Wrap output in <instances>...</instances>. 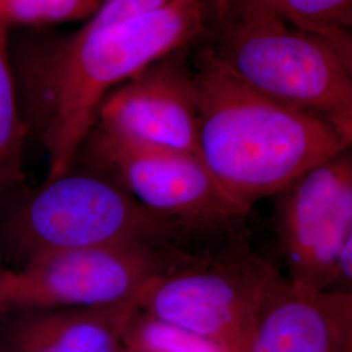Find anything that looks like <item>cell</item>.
Returning <instances> with one entry per match:
<instances>
[{
    "instance_id": "obj_1",
    "label": "cell",
    "mask_w": 352,
    "mask_h": 352,
    "mask_svg": "<svg viewBox=\"0 0 352 352\" xmlns=\"http://www.w3.org/2000/svg\"><path fill=\"white\" fill-rule=\"evenodd\" d=\"M206 0H173L139 17L132 0H102L74 33L10 45L21 113L47 157V177L63 175L97 123L113 89L164 54L206 36Z\"/></svg>"
},
{
    "instance_id": "obj_2",
    "label": "cell",
    "mask_w": 352,
    "mask_h": 352,
    "mask_svg": "<svg viewBox=\"0 0 352 352\" xmlns=\"http://www.w3.org/2000/svg\"><path fill=\"white\" fill-rule=\"evenodd\" d=\"M199 157L215 182L252 209L317 164L351 148L327 120L247 87L204 46L192 59Z\"/></svg>"
},
{
    "instance_id": "obj_3",
    "label": "cell",
    "mask_w": 352,
    "mask_h": 352,
    "mask_svg": "<svg viewBox=\"0 0 352 352\" xmlns=\"http://www.w3.org/2000/svg\"><path fill=\"white\" fill-rule=\"evenodd\" d=\"M205 46L243 84L352 139V55L267 14L217 12Z\"/></svg>"
},
{
    "instance_id": "obj_4",
    "label": "cell",
    "mask_w": 352,
    "mask_h": 352,
    "mask_svg": "<svg viewBox=\"0 0 352 352\" xmlns=\"http://www.w3.org/2000/svg\"><path fill=\"white\" fill-rule=\"evenodd\" d=\"M192 232L200 230L153 213L111 177L77 164L19 202L6 230L21 263L56 250L168 245Z\"/></svg>"
},
{
    "instance_id": "obj_5",
    "label": "cell",
    "mask_w": 352,
    "mask_h": 352,
    "mask_svg": "<svg viewBox=\"0 0 352 352\" xmlns=\"http://www.w3.org/2000/svg\"><path fill=\"white\" fill-rule=\"evenodd\" d=\"M280 277L274 265L243 245L184 251L141 289L138 308L227 352H248L265 300Z\"/></svg>"
},
{
    "instance_id": "obj_6",
    "label": "cell",
    "mask_w": 352,
    "mask_h": 352,
    "mask_svg": "<svg viewBox=\"0 0 352 352\" xmlns=\"http://www.w3.org/2000/svg\"><path fill=\"white\" fill-rule=\"evenodd\" d=\"M183 252L175 244H120L38 253L7 270L0 315L138 302L145 285Z\"/></svg>"
},
{
    "instance_id": "obj_7",
    "label": "cell",
    "mask_w": 352,
    "mask_h": 352,
    "mask_svg": "<svg viewBox=\"0 0 352 352\" xmlns=\"http://www.w3.org/2000/svg\"><path fill=\"white\" fill-rule=\"evenodd\" d=\"M75 164L111 177L151 212L200 231L231 225L250 213L184 151L131 139L96 123Z\"/></svg>"
},
{
    "instance_id": "obj_8",
    "label": "cell",
    "mask_w": 352,
    "mask_h": 352,
    "mask_svg": "<svg viewBox=\"0 0 352 352\" xmlns=\"http://www.w3.org/2000/svg\"><path fill=\"white\" fill-rule=\"evenodd\" d=\"M276 196L287 278L330 289L340 251L352 241L351 148L309 168Z\"/></svg>"
},
{
    "instance_id": "obj_9",
    "label": "cell",
    "mask_w": 352,
    "mask_h": 352,
    "mask_svg": "<svg viewBox=\"0 0 352 352\" xmlns=\"http://www.w3.org/2000/svg\"><path fill=\"white\" fill-rule=\"evenodd\" d=\"M192 46L164 54L113 89L102 102L97 124L199 157Z\"/></svg>"
},
{
    "instance_id": "obj_10",
    "label": "cell",
    "mask_w": 352,
    "mask_h": 352,
    "mask_svg": "<svg viewBox=\"0 0 352 352\" xmlns=\"http://www.w3.org/2000/svg\"><path fill=\"white\" fill-rule=\"evenodd\" d=\"M248 352H352V294L282 276L265 300Z\"/></svg>"
},
{
    "instance_id": "obj_11",
    "label": "cell",
    "mask_w": 352,
    "mask_h": 352,
    "mask_svg": "<svg viewBox=\"0 0 352 352\" xmlns=\"http://www.w3.org/2000/svg\"><path fill=\"white\" fill-rule=\"evenodd\" d=\"M138 302L0 315V352H124Z\"/></svg>"
},
{
    "instance_id": "obj_12",
    "label": "cell",
    "mask_w": 352,
    "mask_h": 352,
    "mask_svg": "<svg viewBox=\"0 0 352 352\" xmlns=\"http://www.w3.org/2000/svg\"><path fill=\"white\" fill-rule=\"evenodd\" d=\"M218 13L273 16L352 55V0H223Z\"/></svg>"
},
{
    "instance_id": "obj_13",
    "label": "cell",
    "mask_w": 352,
    "mask_h": 352,
    "mask_svg": "<svg viewBox=\"0 0 352 352\" xmlns=\"http://www.w3.org/2000/svg\"><path fill=\"white\" fill-rule=\"evenodd\" d=\"M8 28L0 21V196L24 180L29 131L21 113L13 74Z\"/></svg>"
},
{
    "instance_id": "obj_14",
    "label": "cell",
    "mask_w": 352,
    "mask_h": 352,
    "mask_svg": "<svg viewBox=\"0 0 352 352\" xmlns=\"http://www.w3.org/2000/svg\"><path fill=\"white\" fill-rule=\"evenodd\" d=\"M128 352H227L210 340L136 308L123 336Z\"/></svg>"
},
{
    "instance_id": "obj_15",
    "label": "cell",
    "mask_w": 352,
    "mask_h": 352,
    "mask_svg": "<svg viewBox=\"0 0 352 352\" xmlns=\"http://www.w3.org/2000/svg\"><path fill=\"white\" fill-rule=\"evenodd\" d=\"M102 0H0V21L8 28H45L85 21Z\"/></svg>"
},
{
    "instance_id": "obj_16",
    "label": "cell",
    "mask_w": 352,
    "mask_h": 352,
    "mask_svg": "<svg viewBox=\"0 0 352 352\" xmlns=\"http://www.w3.org/2000/svg\"><path fill=\"white\" fill-rule=\"evenodd\" d=\"M7 270H8V267L4 266L3 261H1V257H0V305H1V289H3V282H4Z\"/></svg>"
},
{
    "instance_id": "obj_17",
    "label": "cell",
    "mask_w": 352,
    "mask_h": 352,
    "mask_svg": "<svg viewBox=\"0 0 352 352\" xmlns=\"http://www.w3.org/2000/svg\"><path fill=\"white\" fill-rule=\"evenodd\" d=\"M124 352H128V351H126V349H124Z\"/></svg>"
}]
</instances>
